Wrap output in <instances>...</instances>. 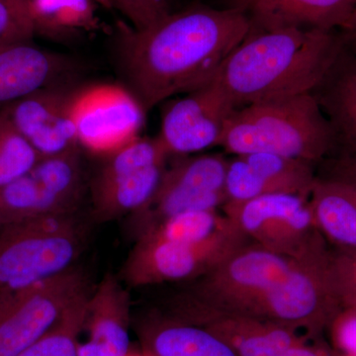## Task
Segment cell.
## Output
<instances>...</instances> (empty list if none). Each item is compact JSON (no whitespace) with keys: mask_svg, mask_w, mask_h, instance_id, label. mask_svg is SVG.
I'll use <instances>...</instances> for the list:
<instances>
[{"mask_svg":"<svg viewBox=\"0 0 356 356\" xmlns=\"http://www.w3.org/2000/svg\"><path fill=\"white\" fill-rule=\"evenodd\" d=\"M135 329L145 356H238L221 337L170 312L149 314Z\"/></svg>","mask_w":356,"mask_h":356,"instance_id":"18","label":"cell"},{"mask_svg":"<svg viewBox=\"0 0 356 356\" xmlns=\"http://www.w3.org/2000/svg\"><path fill=\"white\" fill-rule=\"evenodd\" d=\"M221 209L250 242L276 254L303 261L330 250L304 196L269 194Z\"/></svg>","mask_w":356,"mask_h":356,"instance_id":"5","label":"cell"},{"mask_svg":"<svg viewBox=\"0 0 356 356\" xmlns=\"http://www.w3.org/2000/svg\"><path fill=\"white\" fill-rule=\"evenodd\" d=\"M325 177L348 182L356 187V153L337 154L325 163Z\"/></svg>","mask_w":356,"mask_h":356,"instance_id":"31","label":"cell"},{"mask_svg":"<svg viewBox=\"0 0 356 356\" xmlns=\"http://www.w3.org/2000/svg\"><path fill=\"white\" fill-rule=\"evenodd\" d=\"M344 44L343 36L325 30H250L211 83L234 109L313 93Z\"/></svg>","mask_w":356,"mask_h":356,"instance_id":"2","label":"cell"},{"mask_svg":"<svg viewBox=\"0 0 356 356\" xmlns=\"http://www.w3.org/2000/svg\"><path fill=\"white\" fill-rule=\"evenodd\" d=\"M90 291L79 300L50 332L16 356H77Z\"/></svg>","mask_w":356,"mask_h":356,"instance_id":"25","label":"cell"},{"mask_svg":"<svg viewBox=\"0 0 356 356\" xmlns=\"http://www.w3.org/2000/svg\"><path fill=\"white\" fill-rule=\"evenodd\" d=\"M355 1H356V0H355Z\"/></svg>","mask_w":356,"mask_h":356,"instance_id":"35","label":"cell"},{"mask_svg":"<svg viewBox=\"0 0 356 356\" xmlns=\"http://www.w3.org/2000/svg\"><path fill=\"white\" fill-rule=\"evenodd\" d=\"M81 149L41 158L30 173L60 214H77L86 192Z\"/></svg>","mask_w":356,"mask_h":356,"instance_id":"22","label":"cell"},{"mask_svg":"<svg viewBox=\"0 0 356 356\" xmlns=\"http://www.w3.org/2000/svg\"><path fill=\"white\" fill-rule=\"evenodd\" d=\"M166 166L154 197L136 213L139 235L168 218L218 210L226 203L225 180L228 159L220 154L175 156Z\"/></svg>","mask_w":356,"mask_h":356,"instance_id":"10","label":"cell"},{"mask_svg":"<svg viewBox=\"0 0 356 356\" xmlns=\"http://www.w3.org/2000/svg\"><path fill=\"white\" fill-rule=\"evenodd\" d=\"M70 114L79 147L106 158L142 137L147 112L125 84L95 81L76 84Z\"/></svg>","mask_w":356,"mask_h":356,"instance_id":"8","label":"cell"},{"mask_svg":"<svg viewBox=\"0 0 356 356\" xmlns=\"http://www.w3.org/2000/svg\"><path fill=\"white\" fill-rule=\"evenodd\" d=\"M113 8L135 29H143L170 13L168 0H111Z\"/></svg>","mask_w":356,"mask_h":356,"instance_id":"29","label":"cell"},{"mask_svg":"<svg viewBox=\"0 0 356 356\" xmlns=\"http://www.w3.org/2000/svg\"><path fill=\"white\" fill-rule=\"evenodd\" d=\"M89 292L88 278L67 273L0 296V356H16L51 331Z\"/></svg>","mask_w":356,"mask_h":356,"instance_id":"7","label":"cell"},{"mask_svg":"<svg viewBox=\"0 0 356 356\" xmlns=\"http://www.w3.org/2000/svg\"><path fill=\"white\" fill-rule=\"evenodd\" d=\"M337 289H339L341 304L356 309V291L341 287H337Z\"/></svg>","mask_w":356,"mask_h":356,"instance_id":"33","label":"cell"},{"mask_svg":"<svg viewBox=\"0 0 356 356\" xmlns=\"http://www.w3.org/2000/svg\"><path fill=\"white\" fill-rule=\"evenodd\" d=\"M165 166L163 163L105 181H92L95 216L107 221L144 209L154 197Z\"/></svg>","mask_w":356,"mask_h":356,"instance_id":"21","label":"cell"},{"mask_svg":"<svg viewBox=\"0 0 356 356\" xmlns=\"http://www.w3.org/2000/svg\"><path fill=\"white\" fill-rule=\"evenodd\" d=\"M314 222L327 242L337 248H356V187L318 177L309 196Z\"/></svg>","mask_w":356,"mask_h":356,"instance_id":"20","label":"cell"},{"mask_svg":"<svg viewBox=\"0 0 356 356\" xmlns=\"http://www.w3.org/2000/svg\"><path fill=\"white\" fill-rule=\"evenodd\" d=\"M130 299L118 280L107 275L89 295L83 329L88 339L79 343L77 356H128Z\"/></svg>","mask_w":356,"mask_h":356,"instance_id":"17","label":"cell"},{"mask_svg":"<svg viewBox=\"0 0 356 356\" xmlns=\"http://www.w3.org/2000/svg\"><path fill=\"white\" fill-rule=\"evenodd\" d=\"M30 0H0V47L33 41Z\"/></svg>","mask_w":356,"mask_h":356,"instance_id":"27","label":"cell"},{"mask_svg":"<svg viewBox=\"0 0 356 356\" xmlns=\"http://www.w3.org/2000/svg\"><path fill=\"white\" fill-rule=\"evenodd\" d=\"M40 159L34 147L0 110V187L29 172Z\"/></svg>","mask_w":356,"mask_h":356,"instance_id":"26","label":"cell"},{"mask_svg":"<svg viewBox=\"0 0 356 356\" xmlns=\"http://www.w3.org/2000/svg\"><path fill=\"white\" fill-rule=\"evenodd\" d=\"M297 261L250 242L201 277L193 292L187 295L212 310L241 315Z\"/></svg>","mask_w":356,"mask_h":356,"instance_id":"9","label":"cell"},{"mask_svg":"<svg viewBox=\"0 0 356 356\" xmlns=\"http://www.w3.org/2000/svg\"><path fill=\"white\" fill-rule=\"evenodd\" d=\"M234 107L212 83L168 103L156 139L168 156H189L219 146Z\"/></svg>","mask_w":356,"mask_h":356,"instance_id":"11","label":"cell"},{"mask_svg":"<svg viewBox=\"0 0 356 356\" xmlns=\"http://www.w3.org/2000/svg\"><path fill=\"white\" fill-rule=\"evenodd\" d=\"M95 1L97 2L98 4H99V6H102L103 8H106V9L113 8V6H112L111 0H95Z\"/></svg>","mask_w":356,"mask_h":356,"instance_id":"34","label":"cell"},{"mask_svg":"<svg viewBox=\"0 0 356 356\" xmlns=\"http://www.w3.org/2000/svg\"><path fill=\"white\" fill-rule=\"evenodd\" d=\"M341 30L343 31V38L346 44L351 43L356 46V6L350 19Z\"/></svg>","mask_w":356,"mask_h":356,"instance_id":"32","label":"cell"},{"mask_svg":"<svg viewBox=\"0 0 356 356\" xmlns=\"http://www.w3.org/2000/svg\"><path fill=\"white\" fill-rule=\"evenodd\" d=\"M97 6L95 0H30L35 35L65 40L97 31Z\"/></svg>","mask_w":356,"mask_h":356,"instance_id":"23","label":"cell"},{"mask_svg":"<svg viewBox=\"0 0 356 356\" xmlns=\"http://www.w3.org/2000/svg\"><path fill=\"white\" fill-rule=\"evenodd\" d=\"M332 255L337 287L356 291V248H336Z\"/></svg>","mask_w":356,"mask_h":356,"instance_id":"30","label":"cell"},{"mask_svg":"<svg viewBox=\"0 0 356 356\" xmlns=\"http://www.w3.org/2000/svg\"><path fill=\"white\" fill-rule=\"evenodd\" d=\"M76 84L72 81L41 89L1 109L40 158L79 147L70 114Z\"/></svg>","mask_w":356,"mask_h":356,"instance_id":"13","label":"cell"},{"mask_svg":"<svg viewBox=\"0 0 356 356\" xmlns=\"http://www.w3.org/2000/svg\"><path fill=\"white\" fill-rule=\"evenodd\" d=\"M325 332L334 356H356V309L343 304Z\"/></svg>","mask_w":356,"mask_h":356,"instance_id":"28","label":"cell"},{"mask_svg":"<svg viewBox=\"0 0 356 356\" xmlns=\"http://www.w3.org/2000/svg\"><path fill=\"white\" fill-rule=\"evenodd\" d=\"M50 215L65 214L58 213L30 172L0 187V228Z\"/></svg>","mask_w":356,"mask_h":356,"instance_id":"24","label":"cell"},{"mask_svg":"<svg viewBox=\"0 0 356 356\" xmlns=\"http://www.w3.org/2000/svg\"><path fill=\"white\" fill-rule=\"evenodd\" d=\"M355 0H233V8L247 16L252 31L300 28L343 29Z\"/></svg>","mask_w":356,"mask_h":356,"instance_id":"16","label":"cell"},{"mask_svg":"<svg viewBox=\"0 0 356 356\" xmlns=\"http://www.w3.org/2000/svg\"><path fill=\"white\" fill-rule=\"evenodd\" d=\"M79 72L74 58L34 41L0 47V110L41 89L76 81Z\"/></svg>","mask_w":356,"mask_h":356,"instance_id":"15","label":"cell"},{"mask_svg":"<svg viewBox=\"0 0 356 356\" xmlns=\"http://www.w3.org/2000/svg\"><path fill=\"white\" fill-rule=\"evenodd\" d=\"M203 325L238 356H334L322 339L259 318L211 312Z\"/></svg>","mask_w":356,"mask_h":356,"instance_id":"14","label":"cell"},{"mask_svg":"<svg viewBox=\"0 0 356 356\" xmlns=\"http://www.w3.org/2000/svg\"><path fill=\"white\" fill-rule=\"evenodd\" d=\"M250 31L247 16L233 7L193 6L143 29L122 24L116 43L122 83L147 113L173 96L209 84Z\"/></svg>","mask_w":356,"mask_h":356,"instance_id":"1","label":"cell"},{"mask_svg":"<svg viewBox=\"0 0 356 356\" xmlns=\"http://www.w3.org/2000/svg\"><path fill=\"white\" fill-rule=\"evenodd\" d=\"M250 242L231 221L200 242L170 240L145 232L126 261L124 275L133 286L196 280Z\"/></svg>","mask_w":356,"mask_h":356,"instance_id":"6","label":"cell"},{"mask_svg":"<svg viewBox=\"0 0 356 356\" xmlns=\"http://www.w3.org/2000/svg\"><path fill=\"white\" fill-rule=\"evenodd\" d=\"M346 43V42H344ZM313 95L334 133L337 154L356 153V53L344 44Z\"/></svg>","mask_w":356,"mask_h":356,"instance_id":"19","label":"cell"},{"mask_svg":"<svg viewBox=\"0 0 356 356\" xmlns=\"http://www.w3.org/2000/svg\"><path fill=\"white\" fill-rule=\"evenodd\" d=\"M233 156L269 153L316 163L336 149L334 133L313 93L235 109L219 146Z\"/></svg>","mask_w":356,"mask_h":356,"instance_id":"3","label":"cell"},{"mask_svg":"<svg viewBox=\"0 0 356 356\" xmlns=\"http://www.w3.org/2000/svg\"><path fill=\"white\" fill-rule=\"evenodd\" d=\"M86 242V229L76 214L0 228V296L74 268Z\"/></svg>","mask_w":356,"mask_h":356,"instance_id":"4","label":"cell"},{"mask_svg":"<svg viewBox=\"0 0 356 356\" xmlns=\"http://www.w3.org/2000/svg\"><path fill=\"white\" fill-rule=\"evenodd\" d=\"M314 163L280 154L252 153L228 159L226 203H241L269 195L295 194L309 198L317 179ZM224 204V205H225Z\"/></svg>","mask_w":356,"mask_h":356,"instance_id":"12","label":"cell"}]
</instances>
